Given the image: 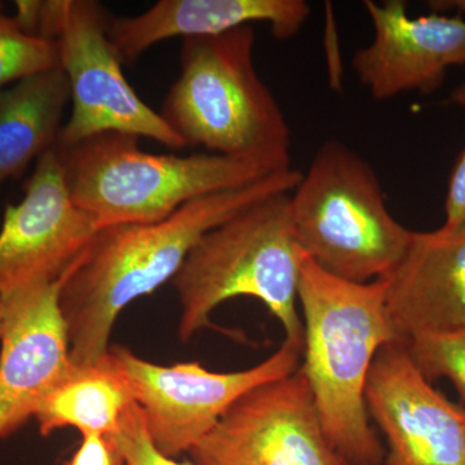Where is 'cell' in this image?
<instances>
[{
  "label": "cell",
  "instance_id": "obj_4",
  "mask_svg": "<svg viewBox=\"0 0 465 465\" xmlns=\"http://www.w3.org/2000/svg\"><path fill=\"white\" fill-rule=\"evenodd\" d=\"M290 194L271 195L208 232L173 283L179 296V336L189 341L223 302L258 299L281 323L284 341L304 348L298 312L300 252L290 217Z\"/></svg>",
  "mask_w": 465,
  "mask_h": 465
},
{
  "label": "cell",
  "instance_id": "obj_5",
  "mask_svg": "<svg viewBox=\"0 0 465 465\" xmlns=\"http://www.w3.org/2000/svg\"><path fill=\"white\" fill-rule=\"evenodd\" d=\"M54 150L73 202L99 229L159 222L189 202L275 173L213 153L153 154L140 148L139 137L119 133Z\"/></svg>",
  "mask_w": 465,
  "mask_h": 465
},
{
  "label": "cell",
  "instance_id": "obj_17",
  "mask_svg": "<svg viewBox=\"0 0 465 465\" xmlns=\"http://www.w3.org/2000/svg\"><path fill=\"white\" fill-rule=\"evenodd\" d=\"M133 402L108 354L96 365L73 367L42 401L34 419L43 436L73 427L82 436L112 437L118 432L124 411Z\"/></svg>",
  "mask_w": 465,
  "mask_h": 465
},
{
  "label": "cell",
  "instance_id": "obj_24",
  "mask_svg": "<svg viewBox=\"0 0 465 465\" xmlns=\"http://www.w3.org/2000/svg\"><path fill=\"white\" fill-rule=\"evenodd\" d=\"M450 99H451L455 105L463 106V108H465V82L464 84H459L457 88H454Z\"/></svg>",
  "mask_w": 465,
  "mask_h": 465
},
{
  "label": "cell",
  "instance_id": "obj_14",
  "mask_svg": "<svg viewBox=\"0 0 465 465\" xmlns=\"http://www.w3.org/2000/svg\"><path fill=\"white\" fill-rule=\"evenodd\" d=\"M385 281V309L400 341L465 329V224L414 232Z\"/></svg>",
  "mask_w": 465,
  "mask_h": 465
},
{
  "label": "cell",
  "instance_id": "obj_1",
  "mask_svg": "<svg viewBox=\"0 0 465 465\" xmlns=\"http://www.w3.org/2000/svg\"><path fill=\"white\" fill-rule=\"evenodd\" d=\"M302 177L292 167L275 171L189 202L159 222L100 229L60 291L73 365L105 360L121 312L173 280L203 235L264 198L292 193Z\"/></svg>",
  "mask_w": 465,
  "mask_h": 465
},
{
  "label": "cell",
  "instance_id": "obj_15",
  "mask_svg": "<svg viewBox=\"0 0 465 465\" xmlns=\"http://www.w3.org/2000/svg\"><path fill=\"white\" fill-rule=\"evenodd\" d=\"M309 16L304 0H159L136 16L110 17L109 34L122 61L134 63L159 42L220 35L256 23L287 41Z\"/></svg>",
  "mask_w": 465,
  "mask_h": 465
},
{
  "label": "cell",
  "instance_id": "obj_2",
  "mask_svg": "<svg viewBox=\"0 0 465 465\" xmlns=\"http://www.w3.org/2000/svg\"><path fill=\"white\" fill-rule=\"evenodd\" d=\"M298 300L304 324L299 370L327 436L348 465H382L366 385L376 354L400 341L385 309L387 281L357 283L327 273L302 250Z\"/></svg>",
  "mask_w": 465,
  "mask_h": 465
},
{
  "label": "cell",
  "instance_id": "obj_9",
  "mask_svg": "<svg viewBox=\"0 0 465 465\" xmlns=\"http://www.w3.org/2000/svg\"><path fill=\"white\" fill-rule=\"evenodd\" d=\"M189 454L195 465H348L299 369L241 397Z\"/></svg>",
  "mask_w": 465,
  "mask_h": 465
},
{
  "label": "cell",
  "instance_id": "obj_10",
  "mask_svg": "<svg viewBox=\"0 0 465 465\" xmlns=\"http://www.w3.org/2000/svg\"><path fill=\"white\" fill-rule=\"evenodd\" d=\"M70 195L56 150L35 162L24 198L7 204L0 228V298L66 273L99 232Z\"/></svg>",
  "mask_w": 465,
  "mask_h": 465
},
{
  "label": "cell",
  "instance_id": "obj_25",
  "mask_svg": "<svg viewBox=\"0 0 465 465\" xmlns=\"http://www.w3.org/2000/svg\"><path fill=\"white\" fill-rule=\"evenodd\" d=\"M8 321V307L5 300L0 299V338L5 333V326Z\"/></svg>",
  "mask_w": 465,
  "mask_h": 465
},
{
  "label": "cell",
  "instance_id": "obj_12",
  "mask_svg": "<svg viewBox=\"0 0 465 465\" xmlns=\"http://www.w3.org/2000/svg\"><path fill=\"white\" fill-rule=\"evenodd\" d=\"M374 39L353 57L361 84L375 100L433 94L450 67L465 66V18L432 12L411 17L402 0L363 2Z\"/></svg>",
  "mask_w": 465,
  "mask_h": 465
},
{
  "label": "cell",
  "instance_id": "obj_18",
  "mask_svg": "<svg viewBox=\"0 0 465 465\" xmlns=\"http://www.w3.org/2000/svg\"><path fill=\"white\" fill-rule=\"evenodd\" d=\"M54 67H60L56 45L26 33L14 16L0 12V90Z\"/></svg>",
  "mask_w": 465,
  "mask_h": 465
},
{
  "label": "cell",
  "instance_id": "obj_22",
  "mask_svg": "<svg viewBox=\"0 0 465 465\" xmlns=\"http://www.w3.org/2000/svg\"><path fill=\"white\" fill-rule=\"evenodd\" d=\"M463 224H465V148L459 155L450 174L443 225Z\"/></svg>",
  "mask_w": 465,
  "mask_h": 465
},
{
  "label": "cell",
  "instance_id": "obj_11",
  "mask_svg": "<svg viewBox=\"0 0 465 465\" xmlns=\"http://www.w3.org/2000/svg\"><path fill=\"white\" fill-rule=\"evenodd\" d=\"M365 397L387 440L382 465H465V407L424 378L406 341L376 354Z\"/></svg>",
  "mask_w": 465,
  "mask_h": 465
},
{
  "label": "cell",
  "instance_id": "obj_3",
  "mask_svg": "<svg viewBox=\"0 0 465 465\" xmlns=\"http://www.w3.org/2000/svg\"><path fill=\"white\" fill-rule=\"evenodd\" d=\"M255 29L183 39L179 78L159 114L186 146L291 168V130L253 64Z\"/></svg>",
  "mask_w": 465,
  "mask_h": 465
},
{
  "label": "cell",
  "instance_id": "obj_13",
  "mask_svg": "<svg viewBox=\"0 0 465 465\" xmlns=\"http://www.w3.org/2000/svg\"><path fill=\"white\" fill-rule=\"evenodd\" d=\"M65 275L0 298L8 307L0 338V440L34 418L42 401L74 367L60 309Z\"/></svg>",
  "mask_w": 465,
  "mask_h": 465
},
{
  "label": "cell",
  "instance_id": "obj_7",
  "mask_svg": "<svg viewBox=\"0 0 465 465\" xmlns=\"http://www.w3.org/2000/svg\"><path fill=\"white\" fill-rule=\"evenodd\" d=\"M14 15L26 33L56 45L72 96V114L56 146H69L105 133L154 140L185 148L159 112L131 87L109 34L110 15L94 0H18Z\"/></svg>",
  "mask_w": 465,
  "mask_h": 465
},
{
  "label": "cell",
  "instance_id": "obj_16",
  "mask_svg": "<svg viewBox=\"0 0 465 465\" xmlns=\"http://www.w3.org/2000/svg\"><path fill=\"white\" fill-rule=\"evenodd\" d=\"M72 101L61 67L21 79L0 90V183L17 179L56 148Z\"/></svg>",
  "mask_w": 465,
  "mask_h": 465
},
{
  "label": "cell",
  "instance_id": "obj_20",
  "mask_svg": "<svg viewBox=\"0 0 465 465\" xmlns=\"http://www.w3.org/2000/svg\"><path fill=\"white\" fill-rule=\"evenodd\" d=\"M109 439L114 443L121 465H195L177 463L155 448L142 410L134 402L125 410L118 432Z\"/></svg>",
  "mask_w": 465,
  "mask_h": 465
},
{
  "label": "cell",
  "instance_id": "obj_21",
  "mask_svg": "<svg viewBox=\"0 0 465 465\" xmlns=\"http://www.w3.org/2000/svg\"><path fill=\"white\" fill-rule=\"evenodd\" d=\"M64 465H121V460L109 437L88 434Z\"/></svg>",
  "mask_w": 465,
  "mask_h": 465
},
{
  "label": "cell",
  "instance_id": "obj_23",
  "mask_svg": "<svg viewBox=\"0 0 465 465\" xmlns=\"http://www.w3.org/2000/svg\"><path fill=\"white\" fill-rule=\"evenodd\" d=\"M428 5L433 12H440V14L457 12V15L465 16V0H433V2H428Z\"/></svg>",
  "mask_w": 465,
  "mask_h": 465
},
{
  "label": "cell",
  "instance_id": "obj_19",
  "mask_svg": "<svg viewBox=\"0 0 465 465\" xmlns=\"http://www.w3.org/2000/svg\"><path fill=\"white\" fill-rule=\"evenodd\" d=\"M406 344L424 378L432 384L440 379L451 382L465 407V329L414 336Z\"/></svg>",
  "mask_w": 465,
  "mask_h": 465
},
{
  "label": "cell",
  "instance_id": "obj_6",
  "mask_svg": "<svg viewBox=\"0 0 465 465\" xmlns=\"http://www.w3.org/2000/svg\"><path fill=\"white\" fill-rule=\"evenodd\" d=\"M296 244L327 273L367 283L388 277L414 232L394 219L371 164L327 140L290 194Z\"/></svg>",
  "mask_w": 465,
  "mask_h": 465
},
{
  "label": "cell",
  "instance_id": "obj_8",
  "mask_svg": "<svg viewBox=\"0 0 465 465\" xmlns=\"http://www.w3.org/2000/svg\"><path fill=\"white\" fill-rule=\"evenodd\" d=\"M302 348L283 341L259 365L235 372H213L198 362L161 366L121 345L109 361L140 407L155 448L173 458L191 452L241 397L265 382L293 374Z\"/></svg>",
  "mask_w": 465,
  "mask_h": 465
}]
</instances>
